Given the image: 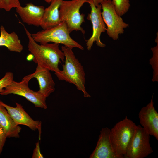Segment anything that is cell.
Listing matches in <instances>:
<instances>
[{"mask_svg":"<svg viewBox=\"0 0 158 158\" xmlns=\"http://www.w3.org/2000/svg\"><path fill=\"white\" fill-rule=\"evenodd\" d=\"M32 158H43V155L41 154L40 149V145L39 141H37L35 144V146L33 150L32 156Z\"/></svg>","mask_w":158,"mask_h":158,"instance_id":"obj_22","label":"cell"},{"mask_svg":"<svg viewBox=\"0 0 158 158\" xmlns=\"http://www.w3.org/2000/svg\"><path fill=\"white\" fill-rule=\"evenodd\" d=\"M44 9L43 6H36L29 2L24 7L16 8V11L23 23L38 27L40 26Z\"/></svg>","mask_w":158,"mask_h":158,"instance_id":"obj_14","label":"cell"},{"mask_svg":"<svg viewBox=\"0 0 158 158\" xmlns=\"http://www.w3.org/2000/svg\"><path fill=\"white\" fill-rule=\"evenodd\" d=\"M153 95L150 102L138 113L140 123L146 132L158 140V113L154 106Z\"/></svg>","mask_w":158,"mask_h":158,"instance_id":"obj_10","label":"cell"},{"mask_svg":"<svg viewBox=\"0 0 158 158\" xmlns=\"http://www.w3.org/2000/svg\"><path fill=\"white\" fill-rule=\"evenodd\" d=\"M7 138L4 130L0 125V154L2 151Z\"/></svg>","mask_w":158,"mask_h":158,"instance_id":"obj_21","label":"cell"},{"mask_svg":"<svg viewBox=\"0 0 158 158\" xmlns=\"http://www.w3.org/2000/svg\"><path fill=\"white\" fill-rule=\"evenodd\" d=\"M136 124L127 116L111 129L110 139L115 153L120 158H123L134 134Z\"/></svg>","mask_w":158,"mask_h":158,"instance_id":"obj_3","label":"cell"},{"mask_svg":"<svg viewBox=\"0 0 158 158\" xmlns=\"http://www.w3.org/2000/svg\"><path fill=\"white\" fill-rule=\"evenodd\" d=\"M0 125L4 130L7 137H19L21 127L15 122L6 109L0 104Z\"/></svg>","mask_w":158,"mask_h":158,"instance_id":"obj_16","label":"cell"},{"mask_svg":"<svg viewBox=\"0 0 158 158\" xmlns=\"http://www.w3.org/2000/svg\"><path fill=\"white\" fill-rule=\"evenodd\" d=\"M50 71L37 65L34 73L25 76L23 79L30 81L33 78H36L39 85L38 92L47 98L55 90V83Z\"/></svg>","mask_w":158,"mask_h":158,"instance_id":"obj_11","label":"cell"},{"mask_svg":"<svg viewBox=\"0 0 158 158\" xmlns=\"http://www.w3.org/2000/svg\"><path fill=\"white\" fill-rule=\"evenodd\" d=\"M87 0H63L59 7V16L61 22H65L69 32L80 30L84 35L85 30L81 25L85 22V15L80 10Z\"/></svg>","mask_w":158,"mask_h":158,"instance_id":"obj_5","label":"cell"},{"mask_svg":"<svg viewBox=\"0 0 158 158\" xmlns=\"http://www.w3.org/2000/svg\"><path fill=\"white\" fill-rule=\"evenodd\" d=\"M69 34L66 23L62 22L54 27L31 35L34 40L40 44L51 42L63 44L72 49L75 47L83 50V47L71 38Z\"/></svg>","mask_w":158,"mask_h":158,"instance_id":"obj_4","label":"cell"},{"mask_svg":"<svg viewBox=\"0 0 158 158\" xmlns=\"http://www.w3.org/2000/svg\"><path fill=\"white\" fill-rule=\"evenodd\" d=\"M111 130L103 128L100 131L96 147L90 158H120L113 149L110 139Z\"/></svg>","mask_w":158,"mask_h":158,"instance_id":"obj_13","label":"cell"},{"mask_svg":"<svg viewBox=\"0 0 158 158\" xmlns=\"http://www.w3.org/2000/svg\"><path fill=\"white\" fill-rule=\"evenodd\" d=\"M88 0H87V1ZM94 3V4L96 6H97L99 4H101V3L104 1H105L107 0H91Z\"/></svg>","mask_w":158,"mask_h":158,"instance_id":"obj_23","label":"cell"},{"mask_svg":"<svg viewBox=\"0 0 158 158\" xmlns=\"http://www.w3.org/2000/svg\"><path fill=\"white\" fill-rule=\"evenodd\" d=\"M102 11L101 15L107 26V34L114 40L118 39L119 35L124 32L123 29L129 24L123 22L117 13L111 0H107L101 4Z\"/></svg>","mask_w":158,"mask_h":158,"instance_id":"obj_6","label":"cell"},{"mask_svg":"<svg viewBox=\"0 0 158 158\" xmlns=\"http://www.w3.org/2000/svg\"><path fill=\"white\" fill-rule=\"evenodd\" d=\"M45 2L47 3H50L52 0H44Z\"/></svg>","mask_w":158,"mask_h":158,"instance_id":"obj_24","label":"cell"},{"mask_svg":"<svg viewBox=\"0 0 158 158\" xmlns=\"http://www.w3.org/2000/svg\"><path fill=\"white\" fill-rule=\"evenodd\" d=\"M150 135L140 125L137 126L125 158H143L153 152L150 142Z\"/></svg>","mask_w":158,"mask_h":158,"instance_id":"obj_8","label":"cell"},{"mask_svg":"<svg viewBox=\"0 0 158 158\" xmlns=\"http://www.w3.org/2000/svg\"><path fill=\"white\" fill-rule=\"evenodd\" d=\"M29 81L23 78L20 82L13 80L5 87L0 94L4 95L13 94L23 96L32 103L35 107L47 109L46 97L38 91H35L30 89L28 86Z\"/></svg>","mask_w":158,"mask_h":158,"instance_id":"obj_7","label":"cell"},{"mask_svg":"<svg viewBox=\"0 0 158 158\" xmlns=\"http://www.w3.org/2000/svg\"><path fill=\"white\" fill-rule=\"evenodd\" d=\"M63 0H52L50 5L45 8L40 26L43 30L48 29L59 25L61 22L59 8Z\"/></svg>","mask_w":158,"mask_h":158,"instance_id":"obj_15","label":"cell"},{"mask_svg":"<svg viewBox=\"0 0 158 158\" xmlns=\"http://www.w3.org/2000/svg\"><path fill=\"white\" fill-rule=\"evenodd\" d=\"M13 74L11 72L6 73L5 75L0 80V93L2 92L5 88L9 85L13 80Z\"/></svg>","mask_w":158,"mask_h":158,"instance_id":"obj_20","label":"cell"},{"mask_svg":"<svg viewBox=\"0 0 158 158\" xmlns=\"http://www.w3.org/2000/svg\"><path fill=\"white\" fill-rule=\"evenodd\" d=\"M28 38V50L33 56L32 60L41 66L53 71L55 74L59 72L58 67L61 61L63 62L65 56L59 48V44L53 43L38 44L33 39L31 34L22 23Z\"/></svg>","mask_w":158,"mask_h":158,"instance_id":"obj_1","label":"cell"},{"mask_svg":"<svg viewBox=\"0 0 158 158\" xmlns=\"http://www.w3.org/2000/svg\"><path fill=\"white\" fill-rule=\"evenodd\" d=\"M72 49L64 46L61 47L65 56V63L62 66L63 70L55 74L59 80L75 85L78 90L83 92L84 97H90L85 86V76L84 68Z\"/></svg>","mask_w":158,"mask_h":158,"instance_id":"obj_2","label":"cell"},{"mask_svg":"<svg viewBox=\"0 0 158 158\" xmlns=\"http://www.w3.org/2000/svg\"><path fill=\"white\" fill-rule=\"evenodd\" d=\"M0 29V46L6 47L11 51L20 53L23 47L16 33L15 32L8 33L2 25Z\"/></svg>","mask_w":158,"mask_h":158,"instance_id":"obj_17","label":"cell"},{"mask_svg":"<svg viewBox=\"0 0 158 158\" xmlns=\"http://www.w3.org/2000/svg\"><path fill=\"white\" fill-rule=\"evenodd\" d=\"M111 1L117 13L120 16L128 11L130 6L129 0H112Z\"/></svg>","mask_w":158,"mask_h":158,"instance_id":"obj_18","label":"cell"},{"mask_svg":"<svg viewBox=\"0 0 158 158\" xmlns=\"http://www.w3.org/2000/svg\"><path fill=\"white\" fill-rule=\"evenodd\" d=\"M0 104L6 109L17 125H25L32 130L38 129L41 132V122L33 120L26 112L20 104L16 103V107H13L7 105L1 101H0Z\"/></svg>","mask_w":158,"mask_h":158,"instance_id":"obj_12","label":"cell"},{"mask_svg":"<svg viewBox=\"0 0 158 158\" xmlns=\"http://www.w3.org/2000/svg\"><path fill=\"white\" fill-rule=\"evenodd\" d=\"M22 6L19 0H0V8L9 11L12 8H19Z\"/></svg>","mask_w":158,"mask_h":158,"instance_id":"obj_19","label":"cell"},{"mask_svg":"<svg viewBox=\"0 0 158 158\" xmlns=\"http://www.w3.org/2000/svg\"><path fill=\"white\" fill-rule=\"evenodd\" d=\"M86 2L89 4L91 9L90 13L88 14L87 18L91 21L92 26V35L86 43L87 49L90 51L95 42L98 46L103 47L106 46L101 42L100 36L102 32L106 30L107 28L101 15V5L99 4L96 6L91 0H87Z\"/></svg>","mask_w":158,"mask_h":158,"instance_id":"obj_9","label":"cell"}]
</instances>
